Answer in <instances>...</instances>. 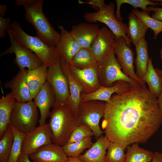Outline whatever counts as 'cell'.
<instances>
[{"label": "cell", "mask_w": 162, "mask_h": 162, "mask_svg": "<svg viewBox=\"0 0 162 162\" xmlns=\"http://www.w3.org/2000/svg\"><path fill=\"white\" fill-rule=\"evenodd\" d=\"M105 136L110 141L127 147L146 143L162 124L157 98L146 85L139 83L105 102Z\"/></svg>", "instance_id": "cell-1"}, {"label": "cell", "mask_w": 162, "mask_h": 162, "mask_svg": "<svg viewBox=\"0 0 162 162\" xmlns=\"http://www.w3.org/2000/svg\"><path fill=\"white\" fill-rule=\"evenodd\" d=\"M11 23L10 18H4L0 17V38H1L5 37L6 31L10 28Z\"/></svg>", "instance_id": "cell-37"}, {"label": "cell", "mask_w": 162, "mask_h": 162, "mask_svg": "<svg viewBox=\"0 0 162 162\" xmlns=\"http://www.w3.org/2000/svg\"><path fill=\"white\" fill-rule=\"evenodd\" d=\"M126 147L122 144L110 141L105 157L106 162H125L126 154L124 149Z\"/></svg>", "instance_id": "cell-33"}, {"label": "cell", "mask_w": 162, "mask_h": 162, "mask_svg": "<svg viewBox=\"0 0 162 162\" xmlns=\"http://www.w3.org/2000/svg\"><path fill=\"white\" fill-rule=\"evenodd\" d=\"M115 39L113 50L123 72L134 81L142 85H146V83L138 77L135 72L134 66L135 54L128 45L125 39L121 37Z\"/></svg>", "instance_id": "cell-10"}, {"label": "cell", "mask_w": 162, "mask_h": 162, "mask_svg": "<svg viewBox=\"0 0 162 162\" xmlns=\"http://www.w3.org/2000/svg\"><path fill=\"white\" fill-rule=\"evenodd\" d=\"M38 120L37 107L34 101L16 102L11 114L9 124L26 134L36 127Z\"/></svg>", "instance_id": "cell-7"}, {"label": "cell", "mask_w": 162, "mask_h": 162, "mask_svg": "<svg viewBox=\"0 0 162 162\" xmlns=\"http://www.w3.org/2000/svg\"><path fill=\"white\" fill-rule=\"evenodd\" d=\"M70 73L82 88L83 93L90 94L96 91L101 86L96 67L79 69L69 64Z\"/></svg>", "instance_id": "cell-13"}, {"label": "cell", "mask_w": 162, "mask_h": 162, "mask_svg": "<svg viewBox=\"0 0 162 162\" xmlns=\"http://www.w3.org/2000/svg\"><path fill=\"white\" fill-rule=\"evenodd\" d=\"M58 26L60 31V37L56 46L61 59L69 64L81 47L63 26Z\"/></svg>", "instance_id": "cell-19"}, {"label": "cell", "mask_w": 162, "mask_h": 162, "mask_svg": "<svg viewBox=\"0 0 162 162\" xmlns=\"http://www.w3.org/2000/svg\"><path fill=\"white\" fill-rule=\"evenodd\" d=\"M97 62L90 49L82 47L74 56L69 64L82 69L96 67Z\"/></svg>", "instance_id": "cell-28"}, {"label": "cell", "mask_w": 162, "mask_h": 162, "mask_svg": "<svg viewBox=\"0 0 162 162\" xmlns=\"http://www.w3.org/2000/svg\"><path fill=\"white\" fill-rule=\"evenodd\" d=\"M60 64L69 84L70 95L67 101V104L79 118V106L81 101L80 95L82 92V88L71 74L69 69V64L61 59Z\"/></svg>", "instance_id": "cell-21"}, {"label": "cell", "mask_w": 162, "mask_h": 162, "mask_svg": "<svg viewBox=\"0 0 162 162\" xmlns=\"http://www.w3.org/2000/svg\"><path fill=\"white\" fill-rule=\"evenodd\" d=\"M46 81L50 84L54 93L56 99L55 105L67 104L70 95L69 84L60 62L48 67Z\"/></svg>", "instance_id": "cell-11"}, {"label": "cell", "mask_w": 162, "mask_h": 162, "mask_svg": "<svg viewBox=\"0 0 162 162\" xmlns=\"http://www.w3.org/2000/svg\"><path fill=\"white\" fill-rule=\"evenodd\" d=\"M56 101L55 95L52 88L50 84L46 81L34 101L40 111L39 125L46 124V120L50 116V108L55 106Z\"/></svg>", "instance_id": "cell-16"}, {"label": "cell", "mask_w": 162, "mask_h": 162, "mask_svg": "<svg viewBox=\"0 0 162 162\" xmlns=\"http://www.w3.org/2000/svg\"><path fill=\"white\" fill-rule=\"evenodd\" d=\"M128 20L127 36L135 46L141 40L145 38L149 28L132 12L128 15Z\"/></svg>", "instance_id": "cell-24"}, {"label": "cell", "mask_w": 162, "mask_h": 162, "mask_svg": "<svg viewBox=\"0 0 162 162\" xmlns=\"http://www.w3.org/2000/svg\"><path fill=\"white\" fill-rule=\"evenodd\" d=\"M10 28L16 42L25 46L34 53L39 58L42 64L48 67L61 62V58L55 46H49L37 36L27 34L16 21L11 23Z\"/></svg>", "instance_id": "cell-4"}, {"label": "cell", "mask_w": 162, "mask_h": 162, "mask_svg": "<svg viewBox=\"0 0 162 162\" xmlns=\"http://www.w3.org/2000/svg\"><path fill=\"white\" fill-rule=\"evenodd\" d=\"M93 143L91 137H89L80 141L67 143L62 148L68 157L78 158L85 150L90 148Z\"/></svg>", "instance_id": "cell-30"}, {"label": "cell", "mask_w": 162, "mask_h": 162, "mask_svg": "<svg viewBox=\"0 0 162 162\" xmlns=\"http://www.w3.org/2000/svg\"><path fill=\"white\" fill-rule=\"evenodd\" d=\"M152 1L154 2H162V0H152Z\"/></svg>", "instance_id": "cell-47"}, {"label": "cell", "mask_w": 162, "mask_h": 162, "mask_svg": "<svg viewBox=\"0 0 162 162\" xmlns=\"http://www.w3.org/2000/svg\"><path fill=\"white\" fill-rule=\"evenodd\" d=\"M17 162H32L29 155L21 154L19 157Z\"/></svg>", "instance_id": "cell-41"}, {"label": "cell", "mask_w": 162, "mask_h": 162, "mask_svg": "<svg viewBox=\"0 0 162 162\" xmlns=\"http://www.w3.org/2000/svg\"><path fill=\"white\" fill-rule=\"evenodd\" d=\"M14 135L8 125L0 140V162H7L12 147Z\"/></svg>", "instance_id": "cell-31"}, {"label": "cell", "mask_w": 162, "mask_h": 162, "mask_svg": "<svg viewBox=\"0 0 162 162\" xmlns=\"http://www.w3.org/2000/svg\"><path fill=\"white\" fill-rule=\"evenodd\" d=\"M115 36L106 27L100 28L98 34L90 49L97 62L102 60L113 48Z\"/></svg>", "instance_id": "cell-14"}, {"label": "cell", "mask_w": 162, "mask_h": 162, "mask_svg": "<svg viewBox=\"0 0 162 162\" xmlns=\"http://www.w3.org/2000/svg\"><path fill=\"white\" fill-rule=\"evenodd\" d=\"M115 55L113 48L102 60L97 62L96 68L101 86L110 87L115 82L120 80L128 82L133 86L139 83L124 74Z\"/></svg>", "instance_id": "cell-6"}, {"label": "cell", "mask_w": 162, "mask_h": 162, "mask_svg": "<svg viewBox=\"0 0 162 162\" xmlns=\"http://www.w3.org/2000/svg\"><path fill=\"white\" fill-rule=\"evenodd\" d=\"M149 162H162V153L155 152L152 160Z\"/></svg>", "instance_id": "cell-40"}, {"label": "cell", "mask_w": 162, "mask_h": 162, "mask_svg": "<svg viewBox=\"0 0 162 162\" xmlns=\"http://www.w3.org/2000/svg\"><path fill=\"white\" fill-rule=\"evenodd\" d=\"M7 9V6L5 5H0V17H4Z\"/></svg>", "instance_id": "cell-42"}, {"label": "cell", "mask_w": 162, "mask_h": 162, "mask_svg": "<svg viewBox=\"0 0 162 162\" xmlns=\"http://www.w3.org/2000/svg\"><path fill=\"white\" fill-rule=\"evenodd\" d=\"M99 29L97 24L83 22L73 25L70 33L81 48H90Z\"/></svg>", "instance_id": "cell-20"}, {"label": "cell", "mask_w": 162, "mask_h": 162, "mask_svg": "<svg viewBox=\"0 0 162 162\" xmlns=\"http://www.w3.org/2000/svg\"><path fill=\"white\" fill-rule=\"evenodd\" d=\"M50 117L52 142L63 147L68 143L74 130L81 124L79 118L67 104L55 105Z\"/></svg>", "instance_id": "cell-3"}, {"label": "cell", "mask_w": 162, "mask_h": 162, "mask_svg": "<svg viewBox=\"0 0 162 162\" xmlns=\"http://www.w3.org/2000/svg\"><path fill=\"white\" fill-rule=\"evenodd\" d=\"M155 69L157 72L162 76V70L157 68H155Z\"/></svg>", "instance_id": "cell-45"}, {"label": "cell", "mask_w": 162, "mask_h": 162, "mask_svg": "<svg viewBox=\"0 0 162 162\" xmlns=\"http://www.w3.org/2000/svg\"><path fill=\"white\" fill-rule=\"evenodd\" d=\"M13 131L14 140L10 154L7 162H17L20 156L22 154L23 141L26 135L9 124Z\"/></svg>", "instance_id": "cell-35"}, {"label": "cell", "mask_w": 162, "mask_h": 162, "mask_svg": "<svg viewBox=\"0 0 162 162\" xmlns=\"http://www.w3.org/2000/svg\"><path fill=\"white\" fill-rule=\"evenodd\" d=\"M158 103L159 108L162 115V91L158 98Z\"/></svg>", "instance_id": "cell-43"}, {"label": "cell", "mask_w": 162, "mask_h": 162, "mask_svg": "<svg viewBox=\"0 0 162 162\" xmlns=\"http://www.w3.org/2000/svg\"><path fill=\"white\" fill-rule=\"evenodd\" d=\"M117 9L115 13L117 19L123 22L122 18L120 14V9L121 5L123 4H127L132 6L134 9L137 10L138 8L142 9V11L151 12L148 8L147 6L150 5L153 7H156L159 5V2H154L149 0H116Z\"/></svg>", "instance_id": "cell-32"}, {"label": "cell", "mask_w": 162, "mask_h": 162, "mask_svg": "<svg viewBox=\"0 0 162 162\" xmlns=\"http://www.w3.org/2000/svg\"><path fill=\"white\" fill-rule=\"evenodd\" d=\"M80 4H88L95 10L98 11L102 8L106 6L104 0H88L85 2L78 0Z\"/></svg>", "instance_id": "cell-38"}, {"label": "cell", "mask_w": 162, "mask_h": 162, "mask_svg": "<svg viewBox=\"0 0 162 162\" xmlns=\"http://www.w3.org/2000/svg\"><path fill=\"white\" fill-rule=\"evenodd\" d=\"M115 4L110 2L98 11L85 12L84 15V19L88 23L99 22L104 23L113 33L115 39L124 37L128 45L130 47L131 42L127 36L128 25L117 19L115 14Z\"/></svg>", "instance_id": "cell-5"}, {"label": "cell", "mask_w": 162, "mask_h": 162, "mask_svg": "<svg viewBox=\"0 0 162 162\" xmlns=\"http://www.w3.org/2000/svg\"><path fill=\"white\" fill-rule=\"evenodd\" d=\"M65 162H83L78 158L69 157L68 160Z\"/></svg>", "instance_id": "cell-44"}, {"label": "cell", "mask_w": 162, "mask_h": 162, "mask_svg": "<svg viewBox=\"0 0 162 162\" xmlns=\"http://www.w3.org/2000/svg\"><path fill=\"white\" fill-rule=\"evenodd\" d=\"M141 79L147 84L150 93L158 98L162 91V76L155 71L152 57L149 58L146 72Z\"/></svg>", "instance_id": "cell-26"}, {"label": "cell", "mask_w": 162, "mask_h": 162, "mask_svg": "<svg viewBox=\"0 0 162 162\" xmlns=\"http://www.w3.org/2000/svg\"><path fill=\"white\" fill-rule=\"evenodd\" d=\"M48 67L42 64L38 68L28 69L27 81L32 99H34L46 82Z\"/></svg>", "instance_id": "cell-23"}, {"label": "cell", "mask_w": 162, "mask_h": 162, "mask_svg": "<svg viewBox=\"0 0 162 162\" xmlns=\"http://www.w3.org/2000/svg\"><path fill=\"white\" fill-rule=\"evenodd\" d=\"M136 54L135 62L137 76L141 79L146 74L149 59L148 43L145 38L141 40L135 46Z\"/></svg>", "instance_id": "cell-27"}, {"label": "cell", "mask_w": 162, "mask_h": 162, "mask_svg": "<svg viewBox=\"0 0 162 162\" xmlns=\"http://www.w3.org/2000/svg\"><path fill=\"white\" fill-rule=\"evenodd\" d=\"M16 102L11 92L0 99V139L10 123L11 114Z\"/></svg>", "instance_id": "cell-25"}, {"label": "cell", "mask_w": 162, "mask_h": 162, "mask_svg": "<svg viewBox=\"0 0 162 162\" xmlns=\"http://www.w3.org/2000/svg\"><path fill=\"white\" fill-rule=\"evenodd\" d=\"M160 58L162 60V48H161L160 51Z\"/></svg>", "instance_id": "cell-46"}, {"label": "cell", "mask_w": 162, "mask_h": 162, "mask_svg": "<svg viewBox=\"0 0 162 162\" xmlns=\"http://www.w3.org/2000/svg\"><path fill=\"white\" fill-rule=\"evenodd\" d=\"M43 0H16L15 4L23 6L26 20L35 29L37 36L47 45L56 46L60 37L49 22L43 10Z\"/></svg>", "instance_id": "cell-2"}, {"label": "cell", "mask_w": 162, "mask_h": 162, "mask_svg": "<svg viewBox=\"0 0 162 162\" xmlns=\"http://www.w3.org/2000/svg\"><path fill=\"white\" fill-rule=\"evenodd\" d=\"M105 109V102L100 100L81 101L79 105V118L81 123L91 129L96 140L104 133L100 127L99 122L104 117Z\"/></svg>", "instance_id": "cell-8"}, {"label": "cell", "mask_w": 162, "mask_h": 162, "mask_svg": "<svg viewBox=\"0 0 162 162\" xmlns=\"http://www.w3.org/2000/svg\"><path fill=\"white\" fill-rule=\"evenodd\" d=\"M6 32L9 37L10 46L6 50L1 53L0 57L14 53L15 55L14 62L20 70L27 68L28 69H35L42 64V62L34 53L24 45L18 43L13 36L10 28Z\"/></svg>", "instance_id": "cell-9"}, {"label": "cell", "mask_w": 162, "mask_h": 162, "mask_svg": "<svg viewBox=\"0 0 162 162\" xmlns=\"http://www.w3.org/2000/svg\"><path fill=\"white\" fill-rule=\"evenodd\" d=\"M93 136L94 134L91 129L86 125L81 124L73 131L67 143L80 141Z\"/></svg>", "instance_id": "cell-36"}, {"label": "cell", "mask_w": 162, "mask_h": 162, "mask_svg": "<svg viewBox=\"0 0 162 162\" xmlns=\"http://www.w3.org/2000/svg\"><path fill=\"white\" fill-rule=\"evenodd\" d=\"M132 12L153 31L156 39L158 35L162 32V21L150 16L149 12L140 11L134 9H132Z\"/></svg>", "instance_id": "cell-34"}, {"label": "cell", "mask_w": 162, "mask_h": 162, "mask_svg": "<svg viewBox=\"0 0 162 162\" xmlns=\"http://www.w3.org/2000/svg\"><path fill=\"white\" fill-rule=\"evenodd\" d=\"M125 162H149L153 153L140 147L138 143H135L127 147Z\"/></svg>", "instance_id": "cell-29"}, {"label": "cell", "mask_w": 162, "mask_h": 162, "mask_svg": "<svg viewBox=\"0 0 162 162\" xmlns=\"http://www.w3.org/2000/svg\"><path fill=\"white\" fill-rule=\"evenodd\" d=\"M159 5L162 6V2H159ZM147 8L151 12H154L152 16V17L162 21V7L149 6Z\"/></svg>", "instance_id": "cell-39"}, {"label": "cell", "mask_w": 162, "mask_h": 162, "mask_svg": "<svg viewBox=\"0 0 162 162\" xmlns=\"http://www.w3.org/2000/svg\"><path fill=\"white\" fill-rule=\"evenodd\" d=\"M29 157L33 162H65L69 158L62 147L52 142L41 147Z\"/></svg>", "instance_id": "cell-18"}, {"label": "cell", "mask_w": 162, "mask_h": 162, "mask_svg": "<svg viewBox=\"0 0 162 162\" xmlns=\"http://www.w3.org/2000/svg\"><path fill=\"white\" fill-rule=\"evenodd\" d=\"M27 70H20L11 80L4 84L6 88L11 89L17 102L26 103L32 100L27 82Z\"/></svg>", "instance_id": "cell-17"}, {"label": "cell", "mask_w": 162, "mask_h": 162, "mask_svg": "<svg viewBox=\"0 0 162 162\" xmlns=\"http://www.w3.org/2000/svg\"><path fill=\"white\" fill-rule=\"evenodd\" d=\"M52 132L49 124L36 127L26 134L22 154L30 155L41 147L52 143Z\"/></svg>", "instance_id": "cell-12"}, {"label": "cell", "mask_w": 162, "mask_h": 162, "mask_svg": "<svg viewBox=\"0 0 162 162\" xmlns=\"http://www.w3.org/2000/svg\"><path fill=\"white\" fill-rule=\"evenodd\" d=\"M130 83L123 80L115 82L111 86L106 87L101 86L94 92L90 94L82 92L80 97L81 101L91 100H98L109 102L112 94L115 93L122 94L130 89L132 86Z\"/></svg>", "instance_id": "cell-15"}, {"label": "cell", "mask_w": 162, "mask_h": 162, "mask_svg": "<svg viewBox=\"0 0 162 162\" xmlns=\"http://www.w3.org/2000/svg\"><path fill=\"white\" fill-rule=\"evenodd\" d=\"M110 142L105 135H102L84 154L78 158L83 162H106V151Z\"/></svg>", "instance_id": "cell-22"}]
</instances>
